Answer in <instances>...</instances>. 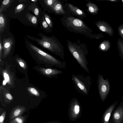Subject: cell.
Returning a JSON list of instances; mask_svg holds the SVG:
<instances>
[{
	"instance_id": "74e56055",
	"label": "cell",
	"mask_w": 123,
	"mask_h": 123,
	"mask_svg": "<svg viewBox=\"0 0 123 123\" xmlns=\"http://www.w3.org/2000/svg\"><path fill=\"white\" fill-rule=\"evenodd\" d=\"M38 0H31V1H32L33 3H35Z\"/></svg>"
},
{
	"instance_id": "7402d4cb",
	"label": "cell",
	"mask_w": 123,
	"mask_h": 123,
	"mask_svg": "<svg viewBox=\"0 0 123 123\" xmlns=\"http://www.w3.org/2000/svg\"><path fill=\"white\" fill-rule=\"evenodd\" d=\"M25 16L27 20L32 24L34 25L37 24V19L35 16L27 12L25 15Z\"/></svg>"
},
{
	"instance_id": "cb8c5ba5",
	"label": "cell",
	"mask_w": 123,
	"mask_h": 123,
	"mask_svg": "<svg viewBox=\"0 0 123 123\" xmlns=\"http://www.w3.org/2000/svg\"><path fill=\"white\" fill-rule=\"evenodd\" d=\"M117 46L119 54L123 59V40L120 38L117 40Z\"/></svg>"
},
{
	"instance_id": "d4e9b609",
	"label": "cell",
	"mask_w": 123,
	"mask_h": 123,
	"mask_svg": "<svg viewBox=\"0 0 123 123\" xmlns=\"http://www.w3.org/2000/svg\"><path fill=\"white\" fill-rule=\"evenodd\" d=\"M26 119L25 116H20L10 121L9 123H24Z\"/></svg>"
},
{
	"instance_id": "5b68a950",
	"label": "cell",
	"mask_w": 123,
	"mask_h": 123,
	"mask_svg": "<svg viewBox=\"0 0 123 123\" xmlns=\"http://www.w3.org/2000/svg\"><path fill=\"white\" fill-rule=\"evenodd\" d=\"M72 80L78 92L84 95H88L92 84L90 76L73 74L72 75Z\"/></svg>"
},
{
	"instance_id": "277c9868",
	"label": "cell",
	"mask_w": 123,
	"mask_h": 123,
	"mask_svg": "<svg viewBox=\"0 0 123 123\" xmlns=\"http://www.w3.org/2000/svg\"><path fill=\"white\" fill-rule=\"evenodd\" d=\"M68 50L81 67L87 73H89L86 56L88 50L84 43H81L79 40L77 43L67 40Z\"/></svg>"
},
{
	"instance_id": "484cf974",
	"label": "cell",
	"mask_w": 123,
	"mask_h": 123,
	"mask_svg": "<svg viewBox=\"0 0 123 123\" xmlns=\"http://www.w3.org/2000/svg\"><path fill=\"white\" fill-rule=\"evenodd\" d=\"M41 26L44 30H48L50 32L51 31L50 30V27L46 21L43 15L42 16Z\"/></svg>"
},
{
	"instance_id": "2e32d148",
	"label": "cell",
	"mask_w": 123,
	"mask_h": 123,
	"mask_svg": "<svg viewBox=\"0 0 123 123\" xmlns=\"http://www.w3.org/2000/svg\"><path fill=\"white\" fill-rule=\"evenodd\" d=\"M117 103V101H116L114 103L111 105L105 112L103 116L104 123H109L111 112L116 106Z\"/></svg>"
},
{
	"instance_id": "e0dca14e",
	"label": "cell",
	"mask_w": 123,
	"mask_h": 123,
	"mask_svg": "<svg viewBox=\"0 0 123 123\" xmlns=\"http://www.w3.org/2000/svg\"><path fill=\"white\" fill-rule=\"evenodd\" d=\"M88 12L93 15L98 14L99 9L98 6L95 4L91 2H88L86 4Z\"/></svg>"
},
{
	"instance_id": "ba28073f",
	"label": "cell",
	"mask_w": 123,
	"mask_h": 123,
	"mask_svg": "<svg viewBox=\"0 0 123 123\" xmlns=\"http://www.w3.org/2000/svg\"><path fill=\"white\" fill-rule=\"evenodd\" d=\"M64 6L66 12L72 16H75L81 20L86 17L84 11L71 4L65 2Z\"/></svg>"
},
{
	"instance_id": "1f68e13d",
	"label": "cell",
	"mask_w": 123,
	"mask_h": 123,
	"mask_svg": "<svg viewBox=\"0 0 123 123\" xmlns=\"http://www.w3.org/2000/svg\"><path fill=\"white\" fill-rule=\"evenodd\" d=\"M118 31L121 38L123 40V24L120 25L118 26Z\"/></svg>"
},
{
	"instance_id": "d6986e66",
	"label": "cell",
	"mask_w": 123,
	"mask_h": 123,
	"mask_svg": "<svg viewBox=\"0 0 123 123\" xmlns=\"http://www.w3.org/2000/svg\"><path fill=\"white\" fill-rule=\"evenodd\" d=\"M7 19L6 16L2 13L0 14V33L4 31L6 26Z\"/></svg>"
},
{
	"instance_id": "83f0119b",
	"label": "cell",
	"mask_w": 123,
	"mask_h": 123,
	"mask_svg": "<svg viewBox=\"0 0 123 123\" xmlns=\"http://www.w3.org/2000/svg\"><path fill=\"white\" fill-rule=\"evenodd\" d=\"M16 61L19 66L24 70L27 68V65L25 62L22 58L17 57L16 58Z\"/></svg>"
},
{
	"instance_id": "3957f363",
	"label": "cell",
	"mask_w": 123,
	"mask_h": 123,
	"mask_svg": "<svg viewBox=\"0 0 123 123\" xmlns=\"http://www.w3.org/2000/svg\"><path fill=\"white\" fill-rule=\"evenodd\" d=\"M60 19L62 25L70 32L84 35L86 36L92 32V30L82 20L70 14L63 16Z\"/></svg>"
},
{
	"instance_id": "f35d334b",
	"label": "cell",
	"mask_w": 123,
	"mask_h": 123,
	"mask_svg": "<svg viewBox=\"0 0 123 123\" xmlns=\"http://www.w3.org/2000/svg\"><path fill=\"white\" fill-rule=\"evenodd\" d=\"M122 2L123 4V0H122Z\"/></svg>"
},
{
	"instance_id": "603a6c76",
	"label": "cell",
	"mask_w": 123,
	"mask_h": 123,
	"mask_svg": "<svg viewBox=\"0 0 123 123\" xmlns=\"http://www.w3.org/2000/svg\"><path fill=\"white\" fill-rule=\"evenodd\" d=\"M28 9L32 12L37 18H39L40 14L39 10L35 3H33L29 5Z\"/></svg>"
},
{
	"instance_id": "9c48e42d",
	"label": "cell",
	"mask_w": 123,
	"mask_h": 123,
	"mask_svg": "<svg viewBox=\"0 0 123 123\" xmlns=\"http://www.w3.org/2000/svg\"><path fill=\"white\" fill-rule=\"evenodd\" d=\"M35 69L42 75L49 78H56L59 75L63 73L62 71L55 69L39 67H37Z\"/></svg>"
},
{
	"instance_id": "f1b7e54d",
	"label": "cell",
	"mask_w": 123,
	"mask_h": 123,
	"mask_svg": "<svg viewBox=\"0 0 123 123\" xmlns=\"http://www.w3.org/2000/svg\"><path fill=\"white\" fill-rule=\"evenodd\" d=\"M28 90L31 94L37 97H39L40 94L38 91L35 88L29 87L27 88Z\"/></svg>"
},
{
	"instance_id": "e575fe53",
	"label": "cell",
	"mask_w": 123,
	"mask_h": 123,
	"mask_svg": "<svg viewBox=\"0 0 123 123\" xmlns=\"http://www.w3.org/2000/svg\"><path fill=\"white\" fill-rule=\"evenodd\" d=\"M104 0L110 1L112 2H118L120 0Z\"/></svg>"
},
{
	"instance_id": "6da1fadb",
	"label": "cell",
	"mask_w": 123,
	"mask_h": 123,
	"mask_svg": "<svg viewBox=\"0 0 123 123\" xmlns=\"http://www.w3.org/2000/svg\"><path fill=\"white\" fill-rule=\"evenodd\" d=\"M26 47L32 57L38 63L45 65L48 68L54 66L58 68L65 69V62L61 61L43 51L34 45L25 37Z\"/></svg>"
},
{
	"instance_id": "d590c367",
	"label": "cell",
	"mask_w": 123,
	"mask_h": 123,
	"mask_svg": "<svg viewBox=\"0 0 123 123\" xmlns=\"http://www.w3.org/2000/svg\"><path fill=\"white\" fill-rule=\"evenodd\" d=\"M27 0H18V1L19 3L22 2H23L25 1H26Z\"/></svg>"
},
{
	"instance_id": "7a4b0ae2",
	"label": "cell",
	"mask_w": 123,
	"mask_h": 123,
	"mask_svg": "<svg viewBox=\"0 0 123 123\" xmlns=\"http://www.w3.org/2000/svg\"><path fill=\"white\" fill-rule=\"evenodd\" d=\"M38 35L41 38L28 35L26 36L28 38L35 42L42 47L49 50L64 60V48L57 38L53 35L48 36L42 33H39Z\"/></svg>"
},
{
	"instance_id": "ab89813d",
	"label": "cell",
	"mask_w": 123,
	"mask_h": 123,
	"mask_svg": "<svg viewBox=\"0 0 123 123\" xmlns=\"http://www.w3.org/2000/svg\"><path fill=\"white\" fill-rule=\"evenodd\" d=\"M123 122H122V123H123Z\"/></svg>"
},
{
	"instance_id": "4dcf8cb0",
	"label": "cell",
	"mask_w": 123,
	"mask_h": 123,
	"mask_svg": "<svg viewBox=\"0 0 123 123\" xmlns=\"http://www.w3.org/2000/svg\"><path fill=\"white\" fill-rule=\"evenodd\" d=\"M56 0H43V1L47 6L52 10V7Z\"/></svg>"
},
{
	"instance_id": "30bf717a",
	"label": "cell",
	"mask_w": 123,
	"mask_h": 123,
	"mask_svg": "<svg viewBox=\"0 0 123 123\" xmlns=\"http://www.w3.org/2000/svg\"><path fill=\"white\" fill-rule=\"evenodd\" d=\"M2 41L3 49L2 57L3 59H5L9 54L14 42L12 38L11 37H3Z\"/></svg>"
},
{
	"instance_id": "52a82bcc",
	"label": "cell",
	"mask_w": 123,
	"mask_h": 123,
	"mask_svg": "<svg viewBox=\"0 0 123 123\" xmlns=\"http://www.w3.org/2000/svg\"><path fill=\"white\" fill-rule=\"evenodd\" d=\"M78 100L75 98L71 100L68 110V116L70 120L75 121L80 117L81 114V108Z\"/></svg>"
},
{
	"instance_id": "8992f818",
	"label": "cell",
	"mask_w": 123,
	"mask_h": 123,
	"mask_svg": "<svg viewBox=\"0 0 123 123\" xmlns=\"http://www.w3.org/2000/svg\"><path fill=\"white\" fill-rule=\"evenodd\" d=\"M97 83L98 92L101 100L104 101L110 92V85L108 79L104 80L103 76L100 74L98 77Z\"/></svg>"
},
{
	"instance_id": "f546056e",
	"label": "cell",
	"mask_w": 123,
	"mask_h": 123,
	"mask_svg": "<svg viewBox=\"0 0 123 123\" xmlns=\"http://www.w3.org/2000/svg\"><path fill=\"white\" fill-rule=\"evenodd\" d=\"M43 14L44 18L49 26L50 28H52L53 25L50 18L48 15L45 12H43Z\"/></svg>"
},
{
	"instance_id": "4fadbf2b",
	"label": "cell",
	"mask_w": 123,
	"mask_h": 123,
	"mask_svg": "<svg viewBox=\"0 0 123 123\" xmlns=\"http://www.w3.org/2000/svg\"><path fill=\"white\" fill-rule=\"evenodd\" d=\"M24 106L18 105L14 107L10 112L9 116L10 121L21 115L25 111Z\"/></svg>"
},
{
	"instance_id": "4316f807",
	"label": "cell",
	"mask_w": 123,
	"mask_h": 123,
	"mask_svg": "<svg viewBox=\"0 0 123 123\" xmlns=\"http://www.w3.org/2000/svg\"><path fill=\"white\" fill-rule=\"evenodd\" d=\"M26 6L24 3L20 4L15 8L14 13L15 14H18L22 11Z\"/></svg>"
},
{
	"instance_id": "7c38bea8",
	"label": "cell",
	"mask_w": 123,
	"mask_h": 123,
	"mask_svg": "<svg viewBox=\"0 0 123 123\" xmlns=\"http://www.w3.org/2000/svg\"><path fill=\"white\" fill-rule=\"evenodd\" d=\"M2 74L5 81L9 85L13 87L14 83V76L9 68L6 67L5 69H3Z\"/></svg>"
},
{
	"instance_id": "44dd1931",
	"label": "cell",
	"mask_w": 123,
	"mask_h": 123,
	"mask_svg": "<svg viewBox=\"0 0 123 123\" xmlns=\"http://www.w3.org/2000/svg\"><path fill=\"white\" fill-rule=\"evenodd\" d=\"M2 89L4 92V97L5 102L6 104H8L13 100V98L5 88H3Z\"/></svg>"
},
{
	"instance_id": "ffe728a7",
	"label": "cell",
	"mask_w": 123,
	"mask_h": 123,
	"mask_svg": "<svg viewBox=\"0 0 123 123\" xmlns=\"http://www.w3.org/2000/svg\"><path fill=\"white\" fill-rule=\"evenodd\" d=\"M13 0H4L2 2L0 8V14L4 11H6L7 8L10 6Z\"/></svg>"
},
{
	"instance_id": "5bb4252c",
	"label": "cell",
	"mask_w": 123,
	"mask_h": 123,
	"mask_svg": "<svg viewBox=\"0 0 123 123\" xmlns=\"http://www.w3.org/2000/svg\"><path fill=\"white\" fill-rule=\"evenodd\" d=\"M52 10L57 14L63 16L68 15L69 14L65 10L64 5L58 0H56L55 2Z\"/></svg>"
},
{
	"instance_id": "9a60e30c",
	"label": "cell",
	"mask_w": 123,
	"mask_h": 123,
	"mask_svg": "<svg viewBox=\"0 0 123 123\" xmlns=\"http://www.w3.org/2000/svg\"><path fill=\"white\" fill-rule=\"evenodd\" d=\"M114 123H121L123 120V107L120 106L115 111L113 115Z\"/></svg>"
},
{
	"instance_id": "d6a6232c",
	"label": "cell",
	"mask_w": 123,
	"mask_h": 123,
	"mask_svg": "<svg viewBox=\"0 0 123 123\" xmlns=\"http://www.w3.org/2000/svg\"><path fill=\"white\" fill-rule=\"evenodd\" d=\"M3 49V46L2 44V43L1 41V34L0 35V63L1 62H2V51Z\"/></svg>"
},
{
	"instance_id": "836d02e7",
	"label": "cell",
	"mask_w": 123,
	"mask_h": 123,
	"mask_svg": "<svg viewBox=\"0 0 123 123\" xmlns=\"http://www.w3.org/2000/svg\"><path fill=\"white\" fill-rule=\"evenodd\" d=\"M6 114V111L5 110H4L0 116V123H4V120Z\"/></svg>"
},
{
	"instance_id": "8d00e7d4",
	"label": "cell",
	"mask_w": 123,
	"mask_h": 123,
	"mask_svg": "<svg viewBox=\"0 0 123 123\" xmlns=\"http://www.w3.org/2000/svg\"><path fill=\"white\" fill-rule=\"evenodd\" d=\"M48 123H61L60 122H50Z\"/></svg>"
},
{
	"instance_id": "8fae6325",
	"label": "cell",
	"mask_w": 123,
	"mask_h": 123,
	"mask_svg": "<svg viewBox=\"0 0 123 123\" xmlns=\"http://www.w3.org/2000/svg\"><path fill=\"white\" fill-rule=\"evenodd\" d=\"M95 24L101 31L104 32L110 36H112L114 32L112 27L108 22L104 20H100L96 22Z\"/></svg>"
},
{
	"instance_id": "ac0fdd59",
	"label": "cell",
	"mask_w": 123,
	"mask_h": 123,
	"mask_svg": "<svg viewBox=\"0 0 123 123\" xmlns=\"http://www.w3.org/2000/svg\"><path fill=\"white\" fill-rule=\"evenodd\" d=\"M111 44L108 40H105L101 42L99 45V49L103 52L107 51L110 49Z\"/></svg>"
}]
</instances>
